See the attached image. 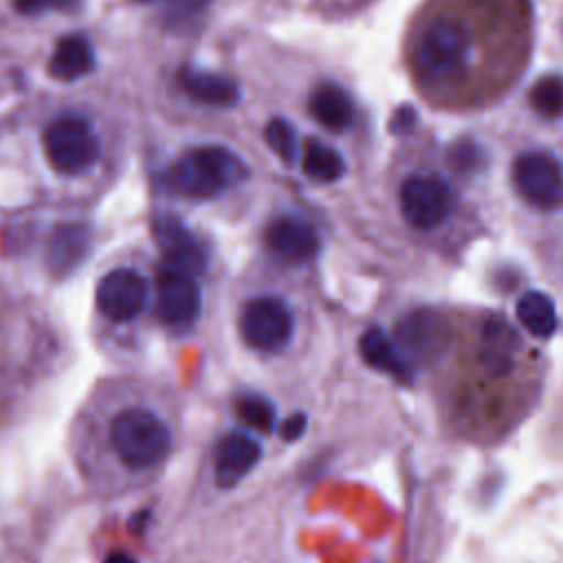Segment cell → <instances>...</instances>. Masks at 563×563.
Returning <instances> with one entry per match:
<instances>
[{"label": "cell", "mask_w": 563, "mask_h": 563, "mask_svg": "<svg viewBox=\"0 0 563 563\" xmlns=\"http://www.w3.org/2000/svg\"><path fill=\"white\" fill-rule=\"evenodd\" d=\"M517 194L539 211H556L563 205V165L543 150H530L512 163Z\"/></svg>", "instance_id": "obj_5"}, {"label": "cell", "mask_w": 563, "mask_h": 563, "mask_svg": "<svg viewBox=\"0 0 563 563\" xmlns=\"http://www.w3.org/2000/svg\"><path fill=\"white\" fill-rule=\"evenodd\" d=\"M301 167L306 176L317 183H334L343 176L345 161L334 147L319 141H310L303 150Z\"/></svg>", "instance_id": "obj_20"}, {"label": "cell", "mask_w": 563, "mask_h": 563, "mask_svg": "<svg viewBox=\"0 0 563 563\" xmlns=\"http://www.w3.org/2000/svg\"><path fill=\"white\" fill-rule=\"evenodd\" d=\"M303 427H306V418H303L301 413H299V416H292L290 420L284 422V427H282V438H284V440H297V438L301 435Z\"/></svg>", "instance_id": "obj_28"}, {"label": "cell", "mask_w": 563, "mask_h": 563, "mask_svg": "<svg viewBox=\"0 0 563 563\" xmlns=\"http://www.w3.org/2000/svg\"><path fill=\"white\" fill-rule=\"evenodd\" d=\"M235 411L244 424H249L251 429H257V431H268L275 420L273 405L268 400H264L262 396H242L235 402Z\"/></svg>", "instance_id": "obj_23"}, {"label": "cell", "mask_w": 563, "mask_h": 563, "mask_svg": "<svg viewBox=\"0 0 563 563\" xmlns=\"http://www.w3.org/2000/svg\"><path fill=\"white\" fill-rule=\"evenodd\" d=\"M95 62L97 57L90 37L81 33H68L53 48L48 59V75L64 84L79 81L92 73Z\"/></svg>", "instance_id": "obj_14"}, {"label": "cell", "mask_w": 563, "mask_h": 563, "mask_svg": "<svg viewBox=\"0 0 563 563\" xmlns=\"http://www.w3.org/2000/svg\"><path fill=\"white\" fill-rule=\"evenodd\" d=\"M266 244L277 257L290 264H303L319 251V238L314 229L297 218L275 220L266 231Z\"/></svg>", "instance_id": "obj_11"}, {"label": "cell", "mask_w": 563, "mask_h": 563, "mask_svg": "<svg viewBox=\"0 0 563 563\" xmlns=\"http://www.w3.org/2000/svg\"><path fill=\"white\" fill-rule=\"evenodd\" d=\"M106 563H136L132 556H128V554H123V552H114V554H110L108 559H106Z\"/></svg>", "instance_id": "obj_29"}, {"label": "cell", "mask_w": 563, "mask_h": 563, "mask_svg": "<svg viewBox=\"0 0 563 563\" xmlns=\"http://www.w3.org/2000/svg\"><path fill=\"white\" fill-rule=\"evenodd\" d=\"M147 282L132 268H114L97 284V308L112 321H132L145 308Z\"/></svg>", "instance_id": "obj_9"}, {"label": "cell", "mask_w": 563, "mask_h": 563, "mask_svg": "<svg viewBox=\"0 0 563 563\" xmlns=\"http://www.w3.org/2000/svg\"><path fill=\"white\" fill-rule=\"evenodd\" d=\"M453 161H455L462 169H471L473 165L479 163V147L473 145L471 141L460 143V145L455 147V152H453Z\"/></svg>", "instance_id": "obj_27"}, {"label": "cell", "mask_w": 563, "mask_h": 563, "mask_svg": "<svg viewBox=\"0 0 563 563\" xmlns=\"http://www.w3.org/2000/svg\"><path fill=\"white\" fill-rule=\"evenodd\" d=\"M246 163L224 145H198L187 150L172 167V185L183 196L209 200L246 180Z\"/></svg>", "instance_id": "obj_2"}, {"label": "cell", "mask_w": 563, "mask_h": 563, "mask_svg": "<svg viewBox=\"0 0 563 563\" xmlns=\"http://www.w3.org/2000/svg\"><path fill=\"white\" fill-rule=\"evenodd\" d=\"M260 444L246 433H229L216 451V484L235 486L260 462Z\"/></svg>", "instance_id": "obj_13"}, {"label": "cell", "mask_w": 563, "mask_h": 563, "mask_svg": "<svg viewBox=\"0 0 563 563\" xmlns=\"http://www.w3.org/2000/svg\"><path fill=\"white\" fill-rule=\"evenodd\" d=\"M211 0H165V18L172 26H187L205 13Z\"/></svg>", "instance_id": "obj_24"}, {"label": "cell", "mask_w": 563, "mask_h": 563, "mask_svg": "<svg viewBox=\"0 0 563 563\" xmlns=\"http://www.w3.org/2000/svg\"><path fill=\"white\" fill-rule=\"evenodd\" d=\"M358 350H361L365 363H369L374 369H380L398 380H407L411 376L409 361L400 354L398 345L387 339L385 332H380L376 328L367 330L358 341Z\"/></svg>", "instance_id": "obj_18"}, {"label": "cell", "mask_w": 563, "mask_h": 563, "mask_svg": "<svg viewBox=\"0 0 563 563\" xmlns=\"http://www.w3.org/2000/svg\"><path fill=\"white\" fill-rule=\"evenodd\" d=\"M244 341L260 352H277L292 336V314L279 297H255L246 301L240 317Z\"/></svg>", "instance_id": "obj_7"}, {"label": "cell", "mask_w": 563, "mask_h": 563, "mask_svg": "<svg viewBox=\"0 0 563 563\" xmlns=\"http://www.w3.org/2000/svg\"><path fill=\"white\" fill-rule=\"evenodd\" d=\"M473 35L464 20L449 13L429 20L411 46V70L422 86L449 88L464 79Z\"/></svg>", "instance_id": "obj_1"}, {"label": "cell", "mask_w": 563, "mask_h": 563, "mask_svg": "<svg viewBox=\"0 0 563 563\" xmlns=\"http://www.w3.org/2000/svg\"><path fill=\"white\" fill-rule=\"evenodd\" d=\"M308 110L312 114V119L330 130V132H345L352 128L354 117H356V108H354V99L350 97V92L332 81L319 84L310 99H308Z\"/></svg>", "instance_id": "obj_15"}, {"label": "cell", "mask_w": 563, "mask_h": 563, "mask_svg": "<svg viewBox=\"0 0 563 563\" xmlns=\"http://www.w3.org/2000/svg\"><path fill=\"white\" fill-rule=\"evenodd\" d=\"M519 323L539 339H548L556 330V308L552 299L539 290H530L517 301Z\"/></svg>", "instance_id": "obj_19"}, {"label": "cell", "mask_w": 563, "mask_h": 563, "mask_svg": "<svg viewBox=\"0 0 563 563\" xmlns=\"http://www.w3.org/2000/svg\"><path fill=\"white\" fill-rule=\"evenodd\" d=\"M110 446L125 466L134 471L152 468L169 453L172 433L154 411L130 407L112 420Z\"/></svg>", "instance_id": "obj_3"}, {"label": "cell", "mask_w": 563, "mask_h": 563, "mask_svg": "<svg viewBox=\"0 0 563 563\" xmlns=\"http://www.w3.org/2000/svg\"><path fill=\"white\" fill-rule=\"evenodd\" d=\"M178 84L191 101L211 108H233L242 97L235 79L202 68H185L178 75Z\"/></svg>", "instance_id": "obj_12"}, {"label": "cell", "mask_w": 563, "mask_h": 563, "mask_svg": "<svg viewBox=\"0 0 563 563\" xmlns=\"http://www.w3.org/2000/svg\"><path fill=\"white\" fill-rule=\"evenodd\" d=\"M44 154L55 172L79 176L95 167L101 154V143L86 117L68 112L53 119L44 130Z\"/></svg>", "instance_id": "obj_4"}, {"label": "cell", "mask_w": 563, "mask_h": 563, "mask_svg": "<svg viewBox=\"0 0 563 563\" xmlns=\"http://www.w3.org/2000/svg\"><path fill=\"white\" fill-rule=\"evenodd\" d=\"M84 0H13L15 11L22 15H44V13H75L79 11Z\"/></svg>", "instance_id": "obj_25"}, {"label": "cell", "mask_w": 563, "mask_h": 563, "mask_svg": "<svg viewBox=\"0 0 563 563\" xmlns=\"http://www.w3.org/2000/svg\"><path fill=\"white\" fill-rule=\"evenodd\" d=\"M402 218L420 231L440 227L453 209L451 185L438 174H413L398 191Z\"/></svg>", "instance_id": "obj_6"}, {"label": "cell", "mask_w": 563, "mask_h": 563, "mask_svg": "<svg viewBox=\"0 0 563 563\" xmlns=\"http://www.w3.org/2000/svg\"><path fill=\"white\" fill-rule=\"evenodd\" d=\"M88 246H90V233L86 224H79V222L59 224L53 231L46 249V266L51 275L64 277L73 273L84 262Z\"/></svg>", "instance_id": "obj_16"}, {"label": "cell", "mask_w": 563, "mask_h": 563, "mask_svg": "<svg viewBox=\"0 0 563 563\" xmlns=\"http://www.w3.org/2000/svg\"><path fill=\"white\" fill-rule=\"evenodd\" d=\"M154 238L163 249L165 264L169 268L185 271L189 275H200L207 268V255L196 235L172 213H156Z\"/></svg>", "instance_id": "obj_10"}, {"label": "cell", "mask_w": 563, "mask_h": 563, "mask_svg": "<svg viewBox=\"0 0 563 563\" xmlns=\"http://www.w3.org/2000/svg\"><path fill=\"white\" fill-rule=\"evenodd\" d=\"M200 308H202V297H200L196 277L185 271L163 266L158 275V297H156L158 319L172 330H187L198 321Z\"/></svg>", "instance_id": "obj_8"}, {"label": "cell", "mask_w": 563, "mask_h": 563, "mask_svg": "<svg viewBox=\"0 0 563 563\" xmlns=\"http://www.w3.org/2000/svg\"><path fill=\"white\" fill-rule=\"evenodd\" d=\"M264 141L279 156L284 165H292L297 154V136H295V128L284 117H275L266 123Z\"/></svg>", "instance_id": "obj_22"}, {"label": "cell", "mask_w": 563, "mask_h": 563, "mask_svg": "<svg viewBox=\"0 0 563 563\" xmlns=\"http://www.w3.org/2000/svg\"><path fill=\"white\" fill-rule=\"evenodd\" d=\"M528 103L541 119H563V75L548 73L539 77L528 92Z\"/></svg>", "instance_id": "obj_21"}, {"label": "cell", "mask_w": 563, "mask_h": 563, "mask_svg": "<svg viewBox=\"0 0 563 563\" xmlns=\"http://www.w3.org/2000/svg\"><path fill=\"white\" fill-rule=\"evenodd\" d=\"M400 354L407 356H429L442 343V323L431 312H411L398 325Z\"/></svg>", "instance_id": "obj_17"}, {"label": "cell", "mask_w": 563, "mask_h": 563, "mask_svg": "<svg viewBox=\"0 0 563 563\" xmlns=\"http://www.w3.org/2000/svg\"><path fill=\"white\" fill-rule=\"evenodd\" d=\"M413 125H416V112H413L409 106H402V108H398V110L394 112V119H391L389 130H391L394 134H407V132L413 130Z\"/></svg>", "instance_id": "obj_26"}]
</instances>
